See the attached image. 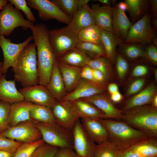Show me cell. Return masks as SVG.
Masks as SVG:
<instances>
[{"label":"cell","mask_w":157,"mask_h":157,"mask_svg":"<svg viewBox=\"0 0 157 157\" xmlns=\"http://www.w3.org/2000/svg\"><path fill=\"white\" fill-rule=\"evenodd\" d=\"M30 29L37 49L38 84L46 86L57 59L49 41V30L46 25L43 23L37 24Z\"/></svg>","instance_id":"6da1fadb"},{"label":"cell","mask_w":157,"mask_h":157,"mask_svg":"<svg viewBox=\"0 0 157 157\" xmlns=\"http://www.w3.org/2000/svg\"><path fill=\"white\" fill-rule=\"evenodd\" d=\"M15 80L23 88L38 85V76L35 44L29 43L20 54L14 67Z\"/></svg>","instance_id":"7a4b0ae2"},{"label":"cell","mask_w":157,"mask_h":157,"mask_svg":"<svg viewBox=\"0 0 157 157\" xmlns=\"http://www.w3.org/2000/svg\"><path fill=\"white\" fill-rule=\"evenodd\" d=\"M123 111V121L147 136L157 138V108L147 105Z\"/></svg>","instance_id":"3957f363"},{"label":"cell","mask_w":157,"mask_h":157,"mask_svg":"<svg viewBox=\"0 0 157 157\" xmlns=\"http://www.w3.org/2000/svg\"><path fill=\"white\" fill-rule=\"evenodd\" d=\"M99 120L108 132L109 140L124 149H127L139 141L149 137L123 121L108 119Z\"/></svg>","instance_id":"277c9868"},{"label":"cell","mask_w":157,"mask_h":157,"mask_svg":"<svg viewBox=\"0 0 157 157\" xmlns=\"http://www.w3.org/2000/svg\"><path fill=\"white\" fill-rule=\"evenodd\" d=\"M34 121L44 142L59 148L73 149V136L71 131L56 122L45 123Z\"/></svg>","instance_id":"5b68a950"},{"label":"cell","mask_w":157,"mask_h":157,"mask_svg":"<svg viewBox=\"0 0 157 157\" xmlns=\"http://www.w3.org/2000/svg\"><path fill=\"white\" fill-rule=\"evenodd\" d=\"M34 25L33 23L24 19L21 12L10 3L0 10V35L7 36L17 27L26 30Z\"/></svg>","instance_id":"8992f818"},{"label":"cell","mask_w":157,"mask_h":157,"mask_svg":"<svg viewBox=\"0 0 157 157\" xmlns=\"http://www.w3.org/2000/svg\"><path fill=\"white\" fill-rule=\"evenodd\" d=\"M48 38L57 59L68 51L76 48L79 42L77 34L66 26L49 30Z\"/></svg>","instance_id":"52a82bcc"},{"label":"cell","mask_w":157,"mask_h":157,"mask_svg":"<svg viewBox=\"0 0 157 157\" xmlns=\"http://www.w3.org/2000/svg\"><path fill=\"white\" fill-rule=\"evenodd\" d=\"M151 19L150 13L148 12L133 24L124 42L140 44L144 46L151 44L153 39L156 36L155 31L151 24Z\"/></svg>","instance_id":"ba28073f"},{"label":"cell","mask_w":157,"mask_h":157,"mask_svg":"<svg viewBox=\"0 0 157 157\" xmlns=\"http://www.w3.org/2000/svg\"><path fill=\"white\" fill-rule=\"evenodd\" d=\"M0 134L6 138L22 143L34 142L42 139L39 130L32 120L10 127Z\"/></svg>","instance_id":"9c48e42d"},{"label":"cell","mask_w":157,"mask_h":157,"mask_svg":"<svg viewBox=\"0 0 157 157\" xmlns=\"http://www.w3.org/2000/svg\"><path fill=\"white\" fill-rule=\"evenodd\" d=\"M28 5L37 10L39 17L43 21L55 19L57 21L68 25L72 17L64 13L51 0H27Z\"/></svg>","instance_id":"30bf717a"},{"label":"cell","mask_w":157,"mask_h":157,"mask_svg":"<svg viewBox=\"0 0 157 157\" xmlns=\"http://www.w3.org/2000/svg\"><path fill=\"white\" fill-rule=\"evenodd\" d=\"M73 148L76 157H94L96 144L84 130L79 119L72 130Z\"/></svg>","instance_id":"8fae6325"},{"label":"cell","mask_w":157,"mask_h":157,"mask_svg":"<svg viewBox=\"0 0 157 157\" xmlns=\"http://www.w3.org/2000/svg\"><path fill=\"white\" fill-rule=\"evenodd\" d=\"M33 39L32 36H29L24 42L19 43H12L8 38L0 35V47L3 54V61L1 67L3 73L6 74L9 67L13 68L17 59L24 47Z\"/></svg>","instance_id":"7c38bea8"},{"label":"cell","mask_w":157,"mask_h":157,"mask_svg":"<svg viewBox=\"0 0 157 157\" xmlns=\"http://www.w3.org/2000/svg\"><path fill=\"white\" fill-rule=\"evenodd\" d=\"M51 109L56 122L71 131L76 122L80 119L71 101H57Z\"/></svg>","instance_id":"4fadbf2b"},{"label":"cell","mask_w":157,"mask_h":157,"mask_svg":"<svg viewBox=\"0 0 157 157\" xmlns=\"http://www.w3.org/2000/svg\"><path fill=\"white\" fill-rule=\"evenodd\" d=\"M19 91L24 97V100L51 108L57 101L46 86L41 85L23 88Z\"/></svg>","instance_id":"5bb4252c"},{"label":"cell","mask_w":157,"mask_h":157,"mask_svg":"<svg viewBox=\"0 0 157 157\" xmlns=\"http://www.w3.org/2000/svg\"><path fill=\"white\" fill-rule=\"evenodd\" d=\"M106 90L104 84L81 78L74 90L61 100L73 101L103 93Z\"/></svg>","instance_id":"9a60e30c"},{"label":"cell","mask_w":157,"mask_h":157,"mask_svg":"<svg viewBox=\"0 0 157 157\" xmlns=\"http://www.w3.org/2000/svg\"><path fill=\"white\" fill-rule=\"evenodd\" d=\"M80 121L85 132L95 143L99 144L109 140L108 132L99 119L85 118Z\"/></svg>","instance_id":"2e32d148"},{"label":"cell","mask_w":157,"mask_h":157,"mask_svg":"<svg viewBox=\"0 0 157 157\" xmlns=\"http://www.w3.org/2000/svg\"><path fill=\"white\" fill-rule=\"evenodd\" d=\"M81 99L94 105L104 113L107 119H122L124 111L116 107L110 98L104 93Z\"/></svg>","instance_id":"e0dca14e"},{"label":"cell","mask_w":157,"mask_h":157,"mask_svg":"<svg viewBox=\"0 0 157 157\" xmlns=\"http://www.w3.org/2000/svg\"><path fill=\"white\" fill-rule=\"evenodd\" d=\"M113 7L111 6H101L98 4H92L90 7L95 24L101 29L113 33Z\"/></svg>","instance_id":"ac0fdd59"},{"label":"cell","mask_w":157,"mask_h":157,"mask_svg":"<svg viewBox=\"0 0 157 157\" xmlns=\"http://www.w3.org/2000/svg\"><path fill=\"white\" fill-rule=\"evenodd\" d=\"M94 24H95V23L90 7L88 4L77 10L66 26L77 34L81 30Z\"/></svg>","instance_id":"d6986e66"},{"label":"cell","mask_w":157,"mask_h":157,"mask_svg":"<svg viewBox=\"0 0 157 157\" xmlns=\"http://www.w3.org/2000/svg\"><path fill=\"white\" fill-rule=\"evenodd\" d=\"M112 24L114 33L124 42L133 24L125 12L120 10L116 4L113 7Z\"/></svg>","instance_id":"ffe728a7"},{"label":"cell","mask_w":157,"mask_h":157,"mask_svg":"<svg viewBox=\"0 0 157 157\" xmlns=\"http://www.w3.org/2000/svg\"><path fill=\"white\" fill-rule=\"evenodd\" d=\"M33 104L24 100L10 104L8 118L10 126H13L22 122L32 120L30 111Z\"/></svg>","instance_id":"44dd1931"},{"label":"cell","mask_w":157,"mask_h":157,"mask_svg":"<svg viewBox=\"0 0 157 157\" xmlns=\"http://www.w3.org/2000/svg\"><path fill=\"white\" fill-rule=\"evenodd\" d=\"M58 62L66 93H69L74 90L81 79L82 67L69 65L58 60Z\"/></svg>","instance_id":"7402d4cb"},{"label":"cell","mask_w":157,"mask_h":157,"mask_svg":"<svg viewBox=\"0 0 157 157\" xmlns=\"http://www.w3.org/2000/svg\"><path fill=\"white\" fill-rule=\"evenodd\" d=\"M15 81L7 80L5 74L3 75L0 78V101L11 104L24 100L16 88Z\"/></svg>","instance_id":"603a6c76"},{"label":"cell","mask_w":157,"mask_h":157,"mask_svg":"<svg viewBox=\"0 0 157 157\" xmlns=\"http://www.w3.org/2000/svg\"><path fill=\"white\" fill-rule=\"evenodd\" d=\"M46 87L57 101L62 100L67 94L57 59L54 63L49 81Z\"/></svg>","instance_id":"cb8c5ba5"},{"label":"cell","mask_w":157,"mask_h":157,"mask_svg":"<svg viewBox=\"0 0 157 157\" xmlns=\"http://www.w3.org/2000/svg\"><path fill=\"white\" fill-rule=\"evenodd\" d=\"M157 88L155 84L151 83L145 88L130 98L124 105L122 110L151 103L154 97L157 94Z\"/></svg>","instance_id":"d4e9b609"},{"label":"cell","mask_w":157,"mask_h":157,"mask_svg":"<svg viewBox=\"0 0 157 157\" xmlns=\"http://www.w3.org/2000/svg\"><path fill=\"white\" fill-rule=\"evenodd\" d=\"M71 101L75 111L80 118H90L99 119H107L103 112L87 101L80 99Z\"/></svg>","instance_id":"484cf974"},{"label":"cell","mask_w":157,"mask_h":157,"mask_svg":"<svg viewBox=\"0 0 157 157\" xmlns=\"http://www.w3.org/2000/svg\"><path fill=\"white\" fill-rule=\"evenodd\" d=\"M129 148L139 157L157 156V138L147 137L134 144Z\"/></svg>","instance_id":"4316f807"},{"label":"cell","mask_w":157,"mask_h":157,"mask_svg":"<svg viewBox=\"0 0 157 157\" xmlns=\"http://www.w3.org/2000/svg\"><path fill=\"white\" fill-rule=\"evenodd\" d=\"M90 59L83 50L76 47L66 52L57 60L69 65L82 67L88 65Z\"/></svg>","instance_id":"83f0119b"},{"label":"cell","mask_w":157,"mask_h":157,"mask_svg":"<svg viewBox=\"0 0 157 157\" xmlns=\"http://www.w3.org/2000/svg\"><path fill=\"white\" fill-rule=\"evenodd\" d=\"M132 23H134L148 13L149 1L147 0H125Z\"/></svg>","instance_id":"f1b7e54d"},{"label":"cell","mask_w":157,"mask_h":157,"mask_svg":"<svg viewBox=\"0 0 157 157\" xmlns=\"http://www.w3.org/2000/svg\"><path fill=\"white\" fill-rule=\"evenodd\" d=\"M101 34L102 42L105 49L106 57L112 63H113L115 62L116 53V47L124 42L111 32L101 29Z\"/></svg>","instance_id":"f546056e"},{"label":"cell","mask_w":157,"mask_h":157,"mask_svg":"<svg viewBox=\"0 0 157 157\" xmlns=\"http://www.w3.org/2000/svg\"><path fill=\"white\" fill-rule=\"evenodd\" d=\"M127 149L109 140L96 144L94 157H121Z\"/></svg>","instance_id":"4dcf8cb0"},{"label":"cell","mask_w":157,"mask_h":157,"mask_svg":"<svg viewBox=\"0 0 157 157\" xmlns=\"http://www.w3.org/2000/svg\"><path fill=\"white\" fill-rule=\"evenodd\" d=\"M30 115L32 120L40 122L51 123L56 122L51 108L44 106L33 104Z\"/></svg>","instance_id":"1f68e13d"},{"label":"cell","mask_w":157,"mask_h":157,"mask_svg":"<svg viewBox=\"0 0 157 157\" xmlns=\"http://www.w3.org/2000/svg\"><path fill=\"white\" fill-rule=\"evenodd\" d=\"M79 42L102 44L101 29L94 24L80 30L77 34Z\"/></svg>","instance_id":"d6a6232c"},{"label":"cell","mask_w":157,"mask_h":157,"mask_svg":"<svg viewBox=\"0 0 157 157\" xmlns=\"http://www.w3.org/2000/svg\"><path fill=\"white\" fill-rule=\"evenodd\" d=\"M76 47L83 50L91 59L106 57L102 44H98L79 41Z\"/></svg>","instance_id":"836d02e7"},{"label":"cell","mask_w":157,"mask_h":157,"mask_svg":"<svg viewBox=\"0 0 157 157\" xmlns=\"http://www.w3.org/2000/svg\"><path fill=\"white\" fill-rule=\"evenodd\" d=\"M118 46L120 51L125 57L130 60L144 57L145 47L141 44L126 43L122 42Z\"/></svg>","instance_id":"e575fe53"},{"label":"cell","mask_w":157,"mask_h":157,"mask_svg":"<svg viewBox=\"0 0 157 157\" xmlns=\"http://www.w3.org/2000/svg\"><path fill=\"white\" fill-rule=\"evenodd\" d=\"M44 142L41 139L28 143H23L17 149L13 157H31L35 150Z\"/></svg>","instance_id":"d590c367"},{"label":"cell","mask_w":157,"mask_h":157,"mask_svg":"<svg viewBox=\"0 0 157 157\" xmlns=\"http://www.w3.org/2000/svg\"><path fill=\"white\" fill-rule=\"evenodd\" d=\"M111 64L110 60L106 57H104L91 59L88 65L93 69L102 72L107 78L110 70Z\"/></svg>","instance_id":"8d00e7d4"},{"label":"cell","mask_w":157,"mask_h":157,"mask_svg":"<svg viewBox=\"0 0 157 157\" xmlns=\"http://www.w3.org/2000/svg\"><path fill=\"white\" fill-rule=\"evenodd\" d=\"M60 9L69 16L72 17L78 10V0H52Z\"/></svg>","instance_id":"74e56055"},{"label":"cell","mask_w":157,"mask_h":157,"mask_svg":"<svg viewBox=\"0 0 157 157\" xmlns=\"http://www.w3.org/2000/svg\"><path fill=\"white\" fill-rule=\"evenodd\" d=\"M59 148L44 142L35 150L31 157H54Z\"/></svg>","instance_id":"f35d334b"},{"label":"cell","mask_w":157,"mask_h":157,"mask_svg":"<svg viewBox=\"0 0 157 157\" xmlns=\"http://www.w3.org/2000/svg\"><path fill=\"white\" fill-rule=\"evenodd\" d=\"M10 106V104L0 101V134L10 127L8 118Z\"/></svg>","instance_id":"ab89813d"},{"label":"cell","mask_w":157,"mask_h":157,"mask_svg":"<svg viewBox=\"0 0 157 157\" xmlns=\"http://www.w3.org/2000/svg\"><path fill=\"white\" fill-rule=\"evenodd\" d=\"M8 1L15 8L18 10H21L25 14L27 20L33 23L36 19L32 12L30 7L28 6L25 0H9Z\"/></svg>","instance_id":"60d3db41"},{"label":"cell","mask_w":157,"mask_h":157,"mask_svg":"<svg viewBox=\"0 0 157 157\" xmlns=\"http://www.w3.org/2000/svg\"><path fill=\"white\" fill-rule=\"evenodd\" d=\"M115 62L118 76L119 79H122L125 77L129 69L128 62L123 55L116 53Z\"/></svg>","instance_id":"b9f144b4"},{"label":"cell","mask_w":157,"mask_h":157,"mask_svg":"<svg viewBox=\"0 0 157 157\" xmlns=\"http://www.w3.org/2000/svg\"><path fill=\"white\" fill-rule=\"evenodd\" d=\"M22 143L6 138L0 134V149L14 154Z\"/></svg>","instance_id":"7bdbcfd3"},{"label":"cell","mask_w":157,"mask_h":157,"mask_svg":"<svg viewBox=\"0 0 157 157\" xmlns=\"http://www.w3.org/2000/svg\"><path fill=\"white\" fill-rule=\"evenodd\" d=\"M145 79L140 78L133 81L129 86L126 95L128 97L136 94L141 91L145 83Z\"/></svg>","instance_id":"ee69618b"},{"label":"cell","mask_w":157,"mask_h":157,"mask_svg":"<svg viewBox=\"0 0 157 157\" xmlns=\"http://www.w3.org/2000/svg\"><path fill=\"white\" fill-rule=\"evenodd\" d=\"M144 57L151 62L157 65V47L152 44L147 46L145 48Z\"/></svg>","instance_id":"f6af8a7d"},{"label":"cell","mask_w":157,"mask_h":157,"mask_svg":"<svg viewBox=\"0 0 157 157\" xmlns=\"http://www.w3.org/2000/svg\"><path fill=\"white\" fill-rule=\"evenodd\" d=\"M80 77L82 79L95 82L93 77V69L88 65L82 67Z\"/></svg>","instance_id":"bcb514c9"},{"label":"cell","mask_w":157,"mask_h":157,"mask_svg":"<svg viewBox=\"0 0 157 157\" xmlns=\"http://www.w3.org/2000/svg\"><path fill=\"white\" fill-rule=\"evenodd\" d=\"M148 72L147 66L142 64L138 65L135 67L132 73V76L135 77H140L146 75Z\"/></svg>","instance_id":"7dc6e473"},{"label":"cell","mask_w":157,"mask_h":157,"mask_svg":"<svg viewBox=\"0 0 157 157\" xmlns=\"http://www.w3.org/2000/svg\"><path fill=\"white\" fill-rule=\"evenodd\" d=\"M54 157H76V156L72 149L59 148Z\"/></svg>","instance_id":"c3c4849f"},{"label":"cell","mask_w":157,"mask_h":157,"mask_svg":"<svg viewBox=\"0 0 157 157\" xmlns=\"http://www.w3.org/2000/svg\"><path fill=\"white\" fill-rule=\"evenodd\" d=\"M93 73L95 82L104 84L106 78L104 74L99 70L94 69H93Z\"/></svg>","instance_id":"681fc988"},{"label":"cell","mask_w":157,"mask_h":157,"mask_svg":"<svg viewBox=\"0 0 157 157\" xmlns=\"http://www.w3.org/2000/svg\"><path fill=\"white\" fill-rule=\"evenodd\" d=\"M150 6L151 8V13L150 14L151 18L156 19L157 17V0H149Z\"/></svg>","instance_id":"f907efd6"},{"label":"cell","mask_w":157,"mask_h":157,"mask_svg":"<svg viewBox=\"0 0 157 157\" xmlns=\"http://www.w3.org/2000/svg\"><path fill=\"white\" fill-rule=\"evenodd\" d=\"M110 99L112 102L118 103L123 99V96L118 91L110 94Z\"/></svg>","instance_id":"816d5d0a"},{"label":"cell","mask_w":157,"mask_h":157,"mask_svg":"<svg viewBox=\"0 0 157 157\" xmlns=\"http://www.w3.org/2000/svg\"><path fill=\"white\" fill-rule=\"evenodd\" d=\"M107 89L110 94L119 91L118 86L116 84L114 83L109 84L108 86Z\"/></svg>","instance_id":"f5cc1de1"},{"label":"cell","mask_w":157,"mask_h":157,"mask_svg":"<svg viewBox=\"0 0 157 157\" xmlns=\"http://www.w3.org/2000/svg\"><path fill=\"white\" fill-rule=\"evenodd\" d=\"M14 154L9 151L0 149V157H13Z\"/></svg>","instance_id":"db71d44e"},{"label":"cell","mask_w":157,"mask_h":157,"mask_svg":"<svg viewBox=\"0 0 157 157\" xmlns=\"http://www.w3.org/2000/svg\"><path fill=\"white\" fill-rule=\"evenodd\" d=\"M118 8L121 10L125 12L127 10L128 7L126 3L124 1L120 2L116 4Z\"/></svg>","instance_id":"11a10c76"},{"label":"cell","mask_w":157,"mask_h":157,"mask_svg":"<svg viewBox=\"0 0 157 157\" xmlns=\"http://www.w3.org/2000/svg\"><path fill=\"white\" fill-rule=\"evenodd\" d=\"M104 6H111V4L115 3L116 1L109 0H97Z\"/></svg>","instance_id":"9f6ffc18"},{"label":"cell","mask_w":157,"mask_h":157,"mask_svg":"<svg viewBox=\"0 0 157 157\" xmlns=\"http://www.w3.org/2000/svg\"><path fill=\"white\" fill-rule=\"evenodd\" d=\"M90 1L89 0H78V9L88 4Z\"/></svg>","instance_id":"6f0895ef"},{"label":"cell","mask_w":157,"mask_h":157,"mask_svg":"<svg viewBox=\"0 0 157 157\" xmlns=\"http://www.w3.org/2000/svg\"><path fill=\"white\" fill-rule=\"evenodd\" d=\"M150 23L152 28L155 31L157 29V19H152L151 20V19Z\"/></svg>","instance_id":"680465c9"},{"label":"cell","mask_w":157,"mask_h":157,"mask_svg":"<svg viewBox=\"0 0 157 157\" xmlns=\"http://www.w3.org/2000/svg\"><path fill=\"white\" fill-rule=\"evenodd\" d=\"M151 105L153 107L157 108V95H156L153 97L151 102Z\"/></svg>","instance_id":"91938a15"},{"label":"cell","mask_w":157,"mask_h":157,"mask_svg":"<svg viewBox=\"0 0 157 157\" xmlns=\"http://www.w3.org/2000/svg\"><path fill=\"white\" fill-rule=\"evenodd\" d=\"M8 0H0V10L4 5L8 3Z\"/></svg>","instance_id":"94428289"},{"label":"cell","mask_w":157,"mask_h":157,"mask_svg":"<svg viewBox=\"0 0 157 157\" xmlns=\"http://www.w3.org/2000/svg\"><path fill=\"white\" fill-rule=\"evenodd\" d=\"M154 77L156 81H157V69H156L154 72Z\"/></svg>","instance_id":"6125c7cd"},{"label":"cell","mask_w":157,"mask_h":157,"mask_svg":"<svg viewBox=\"0 0 157 157\" xmlns=\"http://www.w3.org/2000/svg\"><path fill=\"white\" fill-rule=\"evenodd\" d=\"M3 73L2 70V67H0V78L3 75Z\"/></svg>","instance_id":"be15d7a7"},{"label":"cell","mask_w":157,"mask_h":157,"mask_svg":"<svg viewBox=\"0 0 157 157\" xmlns=\"http://www.w3.org/2000/svg\"><path fill=\"white\" fill-rule=\"evenodd\" d=\"M3 62H0V67L2 66Z\"/></svg>","instance_id":"e7e4bbea"},{"label":"cell","mask_w":157,"mask_h":157,"mask_svg":"<svg viewBox=\"0 0 157 157\" xmlns=\"http://www.w3.org/2000/svg\"><path fill=\"white\" fill-rule=\"evenodd\" d=\"M157 157V156H155V157Z\"/></svg>","instance_id":"03108f58"}]
</instances>
